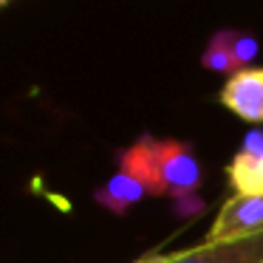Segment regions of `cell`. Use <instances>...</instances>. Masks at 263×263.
Here are the masks:
<instances>
[{
  "label": "cell",
  "instance_id": "obj_6",
  "mask_svg": "<svg viewBox=\"0 0 263 263\" xmlns=\"http://www.w3.org/2000/svg\"><path fill=\"white\" fill-rule=\"evenodd\" d=\"M144 195H147V190H144L133 176H127V173L119 170L116 176L108 178V184H105L102 190L93 193V198H97V204L102 206V210L114 212V215H127L130 206L139 204Z\"/></svg>",
  "mask_w": 263,
  "mask_h": 263
},
{
  "label": "cell",
  "instance_id": "obj_9",
  "mask_svg": "<svg viewBox=\"0 0 263 263\" xmlns=\"http://www.w3.org/2000/svg\"><path fill=\"white\" fill-rule=\"evenodd\" d=\"M260 263H263V260H260Z\"/></svg>",
  "mask_w": 263,
  "mask_h": 263
},
{
  "label": "cell",
  "instance_id": "obj_1",
  "mask_svg": "<svg viewBox=\"0 0 263 263\" xmlns=\"http://www.w3.org/2000/svg\"><path fill=\"white\" fill-rule=\"evenodd\" d=\"M116 161L119 170L133 176L153 198L170 195L181 204L187 201L201 204V198L195 195L201 187V164L193 144L181 139H156L150 133H142L130 147L119 150Z\"/></svg>",
  "mask_w": 263,
  "mask_h": 263
},
{
  "label": "cell",
  "instance_id": "obj_3",
  "mask_svg": "<svg viewBox=\"0 0 263 263\" xmlns=\"http://www.w3.org/2000/svg\"><path fill=\"white\" fill-rule=\"evenodd\" d=\"M263 232V195L255 198H240V195H229L221 204L215 221H212L206 240H235L246 238V235Z\"/></svg>",
  "mask_w": 263,
  "mask_h": 263
},
{
  "label": "cell",
  "instance_id": "obj_2",
  "mask_svg": "<svg viewBox=\"0 0 263 263\" xmlns=\"http://www.w3.org/2000/svg\"><path fill=\"white\" fill-rule=\"evenodd\" d=\"M263 260V232L235 240H204L201 246L181 252H156L136 263H260Z\"/></svg>",
  "mask_w": 263,
  "mask_h": 263
},
{
  "label": "cell",
  "instance_id": "obj_7",
  "mask_svg": "<svg viewBox=\"0 0 263 263\" xmlns=\"http://www.w3.org/2000/svg\"><path fill=\"white\" fill-rule=\"evenodd\" d=\"M235 40H238V31H232V29H223L218 34H212L206 48H204V54H201V65L206 71L227 74V77L240 71L238 57H235Z\"/></svg>",
  "mask_w": 263,
  "mask_h": 263
},
{
  "label": "cell",
  "instance_id": "obj_5",
  "mask_svg": "<svg viewBox=\"0 0 263 263\" xmlns=\"http://www.w3.org/2000/svg\"><path fill=\"white\" fill-rule=\"evenodd\" d=\"M227 181L232 195H240V198L263 195V130L260 127L246 133L240 150L229 159Z\"/></svg>",
  "mask_w": 263,
  "mask_h": 263
},
{
  "label": "cell",
  "instance_id": "obj_8",
  "mask_svg": "<svg viewBox=\"0 0 263 263\" xmlns=\"http://www.w3.org/2000/svg\"><path fill=\"white\" fill-rule=\"evenodd\" d=\"M257 51H260V46H257L255 37L240 34V31H238V40H235V57H238L240 71H243V68H252V63H255Z\"/></svg>",
  "mask_w": 263,
  "mask_h": 263
},
{
  "label": "cell",
  "instance_id": "obj_4",
  "mask_svg": "<svg viewBox=\"0 0 263 263\" xmlns=\"http://www.w3.org/2000/svg\"><path fill=\"white\" fill-rule=\"evenodd\" d=\"M218 99L238 119L249 125H263V68L252 65V68L235 71L232 77H227Z\"/></svg>",
  "mask_w": 263,
  "mask_h": 263
}]
</instances>
